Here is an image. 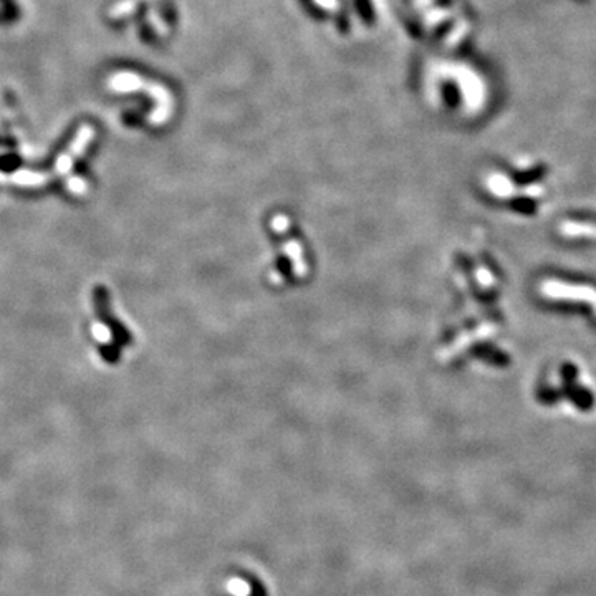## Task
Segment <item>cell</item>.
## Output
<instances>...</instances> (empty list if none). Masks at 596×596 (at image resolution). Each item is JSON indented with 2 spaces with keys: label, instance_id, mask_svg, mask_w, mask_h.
Segmentation results:
<instances>
[{
  "label": "cell",
  "instance_id": "1",
  "mask_svg": "<svg viewBox=\"0 0 596 596\" xmlns=\"http://www.w3.org/2000/svg\"><path fill=\"white\" fill-rule=\"evenodd\" d=\"M538 291H540L542 298L545 300L572 295V300H578L590 315L596 316V289L593 285L583 284V282H567L562 278H556V280L550 278L545 282L542 280Z\"/></svg>",
  "mask_w": 596,
  "mask_h": 596
}]
</instances>
